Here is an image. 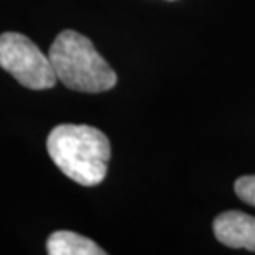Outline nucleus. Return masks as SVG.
Masks as SVG:
<instances>
[{
  "instance_id": "nucleus-1",
  "label": "nucleus",
  "mask_w": 255,
  "mask_h": 255,
  "mask_svg": "<svg viewBox=\"0 0 255 255\" xmlns=\"http://www.w3.org/2000/svg\"><path fill=\"white\" fill-rule=\"evenodd\" d=\"M47 149L57 167L81 186H98L108 174L110 139L86 125H60L47 139Z\"/></svg>"
},
{
  "instance_id": "nucleus-5",
  "label": "nucleus",
  "mask_w": 255,
  "mask_h": 255,
  "mask_svg": "<svg viewBox=\"0 0 255 255\" xmlns=\"http://www.w3.org/2000/svg\"><path fill=\"white\" fill-rule=\"evenodd\" d=\"M50 255H105L98 244L70 231L53 232L47 241Z\"/></svg>"
},
{
  "instance_id": "nucleus-3",
  "label": "nucleus",
  "mask_w": 255,
  "mask_h": 255,
  "mask_svg": "<svg viewBox=\"0 0 255 255\" xmlns=\"http://www.w3.org/2000/svg\"><path fill=\"white\" fill-rule=\"evenodd\" d=\"M0 66L30 90H48L57 83L48 55L22 33L0 35Z\"/></svg>"
},
{
  "instance_id": "nucleus-6",
  "label": "nucleus",
  "mask_w": 255,
  "mask_h": 255,
  "mask_svg": "<svg viewBox=\"0 0 255 255\" xmlns=\"http://www.w3.org/2000/svg\"><path fill=\"white\" fill-rule=\"evenodd\" d=\"M236 194L244 202L255 206V176H244L236 181Z\"/></svg>"
},
{
  "instance_id": "nucleus-4",
  "label": "nucleus",
  "mask_w": 255,
  "mask_h": 255,
  "mask_svg": "<svg viewBox=\"0 0 255 255\" xmlns=\"http://www.w3.org/2000/svg\"><path fill=\"white\" fill-rule=\"evenodd\" d=\"M214 236L231 249H246L255 252V217L239 211H227L216 217Z\"/></svg>"
},
{
  "instance_id": "nucleus-2",
  "label": "nucleus",
  "mask_w": 255,
  "mask_h": 255,
  "mask_svg": "<svg viewBox=\"0 0 255 255\" xmlns=\"http://www.w3.org/2000/svg\"><path fill=\"white\" fill-rule=\"evenodd\" d=\"M48 58L57 80L81 93H103L116 85V73L96 52L93 43L75 30H65L53 40Z\"/></svg>"
}]
</instances>
